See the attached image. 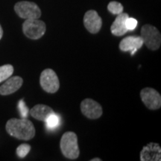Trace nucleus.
I'll list each match as a JSON object with an SVG mask.
<instances>
[{"label":"nucleus","instance_id":"nucleus-15","mask_svg":"<svg viewBox=\"0 0 161 161\" xmlns=\"http://www.w3.org/2000/svg\"><path fill=\"white\" fill-rule=\"evenodd\" d=\"M14 70V66L11 64H5L0 66V83L11 77L13 75Z\"/></svg>","mask_w":161,"mask_h":161},{"label":"nucleus","instance_id":"nucleus-11","mask_svg":"<svg viewBox=\"0 0 161 161\" xmlns=\"http://www.w3.org/2000/svg\"><path fill=\"white\" fill-rule=\"evenodd\" d=\"M143 41L139 36H129L121 40L119 49L122 52H130L131 55H134L138 49L143 46Z\"/></svg>","mask_w":161,"mask_h":161},{"label":"nucleus","instance_id":"nucleus-17","mask_svg":"<svg viewBox=\"0 0 161 161\" xmlns=\"http://www.w3.org/2000/svg\"><path fill=\"white\" fill-rule=\"evenodd\" d=\"M108 9L110 13L113 14L118 15L123 12L124 8L123 5H122L120 3H118V2L116 1H112L108 4Z\"/></svg>","mask_w":161,"mask_h":161},{"label":"nucleus","instance_id":"nucleus-21","mask_svg":"<svg viewBox=\"0 0 161 161\" xmlns=\"http://www.w3.org/2000/svg\"><path fill=\"white\" fill-rule=\"evenodd\" d=\"M3 36V28H2L1 25H0V40L2 39Z\"/></svg>","mask_w":161,"mask_h":161},{"label":"nucleus","instance_id":"nucleus-4","mask_svg":"<svg viewBox=\"0 0 161 161\" xmlns=\"http://www.w3.org/2000/svg\"><path fill=\"white\" fill-rule=\"evenodd\" d=\"M46 30V24L39 19H25L23 24V31L26 37L31 40L42 37Z\"/></svg>","mask_w":161,"mask_h":161},{"label":"nucleus","instance_id":"nucleus-3","mask_svg":"<svg viewBox=\"0 0 161 161\" xmlns=\"http://www.w3.org/2000/svg\"><path fill=\"white\" fill-rule=\"evenodd\" d=\"M141 38L143 44L152 51H156L161 44V35L156 27L152 25H144L141 29Z\"/></svg>","mask_w":161,"mask_h":161},{"label":"nucleus","instance_id":"nucleus-20","mask_svg":"<svg viewBox=\"0 0 161 161\" xmlns=\"http://www.w3.org/2000/svg\"><path fill=\"white\" fill-rule=\"evenodd\" d=\"M125 25H126L127 29L130 30V31H132V30L136 29V25H137V20L134 19V18L128 17V19H126Z\"/></svg>","mask_w":161,"mask_h":161},{"label":"nucleus","instance_id":"nucleus-5","mask_svg":"<svg viewBox=\"0 0 161 161\" xmlns=\"http://www.w3.org/2000/svg\"><path fill=\"white\" fill-rule=\"evenodd\" d=\"M14 11L20 18L25 19H39L41 17V11L35 3L22 1L16 3Z\"/></svg>","mask_w":161,"mask_h":161},{"label":"nucleus","instance_id":"nucleus-6","mask_svg":"<svg viewBox=\"0 0 161 161\" xmlns=\"http://www.w3.org/2000/svg\"><path fill=\"white\" fill-rule=\"evenodd\" d=\"M40 84L43 90L49 93H55L60 87L57 74L52 69H46L42 72L40 77Z\"/></svg>","mask_w":161,"mask_h":161},{"label":"nucleus","instance_id":"nucleus-7","mask_svg":"<svg viewBox=\"0 0 161 161\" xmlns=\"http://www.w3.org/2000/svg\"><path fill=\"white\" fill-rule=\"evenodd\" d=\"M140 97L147 108L150 110L160 109L161 107V96L156 90L146 87L140 91Z\"/></svg>","mask_w":161,"mask_h":161},{"label":"nucleus","instance_id":"nucleus-14","mask_svg":"<svg viewBox=\"0 0 161 161\" xmlns=\"http://www.w3.org/2000/svg\"><path fill=\"white\" fill-rule=\"evenodd\" d=\"M52 114H55L53 109L45 104H37L30 110V114L33 118L40 121H45L46 118Z\"/></svg>","mask_w":161,"mask_h":161},{"label":"nucleus","instance_id":"nucleus-8","mask_svg":"<svg viewBox=\"0 0 161 161\" xmlns=\"http://www.w3.org/2000/svg\"><path fill=\"white\" fill-rule=\"evenodd\" d=\"M80 110L84 116L90 119H96L102 115V106L91 98H85L80 103Z\"/></svg>","mask_w":161,"mask_h":161},{"label":"nucleus","instance_id":"nucleus-22","mask_svg":"<svg viewBox=\"0 0 161 161\" xmlns=\"http://www.w3.org/2000/svg\"><path fill=\"white\" fill-rule=\"evenodd\" d=\"M90 161H102L100 158H92L90 160Z\"/></svg>","mask_w":161,"mask_h":161},{"label":"nucleus","instance_id":"nucleus-2","mask_svg":"<svg viewBox=\"0 0 161 161\" xmlns=\"http://www.w3.org/2000/svg\"><path fill=\"white\" fill-rule=\"evenodd\" d=\"M60 150L66 158L75 160L79 156L80 151L78 144L77 135L74 132L64 133L60 140Z\"/></svg>","mask_w":161,"mask_h":161},{"label":"nucleus","instance_id":"nucleus-13","mask_svg":"<svg viewBox=\"0 0 161 161\" xmlns=\"http://www.w3.org/2000/svg\"><path fill=\"white\" fill-rule=\"evenodd\" d=\"M129 17L128 14L121 13L117 15V17L113 23L111 27H110V31L114 35L120 37V36L124 35L128 32V29H127L125 23L126 19Z\"/></svg>","mask_w":161,"mask_h":161},{"label":"nucleus","instance_id":"nucleus-9","mask_svg":"<svg viewBox=\"0 0 161 161\" xmlns=\"http://www.w3.org/2000/svg\"><path fill=\"white\" fill-rule=\"evenodd\" d=\"M84 24L86 29L92 34H96L102 26V19L97 11L90 10L86 11L84 17Z\"/></svg>","mask_w":161,"mask_h":161},{"label":"nucleus","instance_id":"nucleus-12","mask_svg":"<svg viewBox=\"0 0 161 161\" xmlns=\"http://www.w3.org/2000/svg\"><path fill=\"white\" fill-rule=\"evenodd\" d=\"M23 79L19 76L8 78L3 85L0 86V95L8 96L14 93L21 87Z\"/></svg>","mask_w":161,"mask_h":161},{"label":"nucleus","instance_id":"nucleus-16","mask_svg":"<svg viewBox=\"0 0 161 161\" xmlns=\"http://www.w3.org/2000/svg\"><path fill=\"white\" fill-rule=\"evenodd\" d=\"M44 122H46V128L48 129H55L57 128L58 125L60 123V119L59 117L55 114H52L51 115H49L47 118L46 119Z\"/></svg>","mask_w":161,"mask_h":161},{"label":"nucleus","instance_id":"nucleus-10","mask_svg":"<svg viewBox=\"0 0 161 161\" xmlns=\"http://www.w3.org/2000/svg\"><path fill=\"white\" fill-rule=\"evenodd\" d=\"M141 161H160L161 148L160 145L150 142L142 148L140 152Z\"/></svg>","mask_w":161,"mask_h":161},{"label":"nucleus","instance_id":"nucleus-1","mask_svg":"<svg viewBox=\"0 0 161 161\" xmlns=\"http://www.w3.org/2000/svg\"><path fill=\"white\" fill-rule=\"evenodd\" d=\"M6 131L11 136L21 140H30L35 136V126L27 118L9 119L6 123Z\"/></svg>","mask_w":161,"mask_h":161},{"label":"nucleus","instance_id":"nucleus-19","mask_svg":"<svg viewBox=\"0 0 161 161\" xmlns=\"http://www.w3.org/2000/svg\"><path fill=\"white\" fill-rule=\"evenodd\" d=\"M18 108H19V110L21 115L22 118H27L28 114H29V108L25 105V102L23 99H21L18 103Z\"/></svg>","mask_w":161,"mask_h":161},{"label":"nucleus","instance_id":"nucleus-18","mask_svg":"<svg viewBox=\"0 0 161 161\" xmlns=\"http://www.w3.org/2000/svg\"><path fill=\"white\" fill-rule=\"evenodd\" d=\"M30 150H31V146L29 144L23 143L19 145L17 148V154L20 158H24L27 156Z\"/></svg>","mask_w":161,"mask_h":161}]
</instances>
